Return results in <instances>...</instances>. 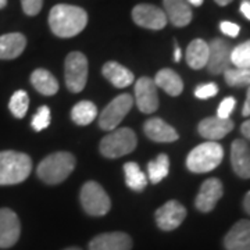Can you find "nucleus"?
<instances>
[{
    "label": "nucleus",
    "mask_w": 250,
    "mask_h": 250,
    "mask_svg": "<svg viewBox=\"0 0 250 250\" xmlns=\"http://www.w3.org/2000/svg\"><path fill=\"white\" fill-rule=\"evenodd\" d=\"M65 250H81V249H78V248H68V249H65Z\"/></svg>",
    "instance_id": "obj_45"
},
{
    "label": "nucleus",
    "mask_w": 250,
    "mask_h": 250,
    "mask_svg": "<svg viewBox=\"0 0 250 250\" xmlns=\"http://www.w3.org/2000/svg\"><path fill=\"white\" fill-rule=\"evenodd\" d=\"M132 18L139 27L159 31L167 25L168 20L164 10L153 4H138L132 10Z\"/></svg>",
    "instance_id": "obj_11"
},
{
    "label": "nucleus",
    "mask_w": 250,
    "mask_h": 250,
    "mask_svg": "<svg viewBox=\"0 0 250 250\" xmlns=\"http://www.w3.org/2000/svg\"><path fill=\"white\" fill-rule=\"evenodd\" d=\"M231 45L221 38H215L208 43V60H207V70L213 75L224 74L228 68H231Z\"/></svg>",
    "instance_id": "obj_9"
},
{
    "label": "nucleus",
    "mask_w": 250,
    "mask_h": 250,
    "mask_svg": "<svg viewBox=\"0 0 250 250\" xmlns=\"http://www.w3.org/2000/svg\"><path fill=\"white\" fill-rule=\"evenodd\" d=\"M21 233L18 215L10 208H0V249H9L17 243Z\"/></svg>",
    "instance_id": "obj_13"
},
{
    "label": "nucleus",
    "mask_w": 250,
    "mask_h": 250,
    "mask_svg": "<svg viewBox=\"0 0 250 250\" xmlns=\"http://www.w3.org/2000/svg\"><path fill=\"white\" fill-rule=\"evenodd\" d=\"M188 3L192 4V6H195V7H199V6L203 4V0H188Z\"/></svg>",
    "instance_id": "obj_42"
},
{
    "label": "nucleus",
    "mask_w": 250,
    "mask_h": 250,
    "mask_svg": "<svg viewBox=\"0 0 250 250\" xmlns=\"http://www.w3.org/2000/svg\"><path fill=\"white\" fill-rule=\"evenodd\" d=\"M146 136L153 142L170 143L178 139V132L161 118H150L143 126Z\"/></svg>",
    "instance_id": "obj_20"
},
{
    "label": "nucleus",
    "mask_w": 250,
    "mask_h": 250,
    "mask_svg": "<svg viewBox=\"0 0 250 250\" xmlns=\"http://www.w3.org/2000/svg\"><path fill=\"white\" fill-rule=\"evenodd\" d=\"M181 56H182V53H181V49H179L178 45H175V50H174V60L178 62L179 60H181Z\"/></svg>",
    "instance_id": "obj_41"
},
{
    "label": "nucleus",
    "mask_w": 250,
    "mask_h": 250,
    "mask_svg": "<svg viewBox=\"0 0 250 250\" xmlns=\"http://www.w3.org/2000/svg\"><path fill=\"white\" fill-rule=\"evenodd\" d=\"M164 13L175 27H187L192 21V9L188 0H164Z\"/></svg>",
    "instance_id": "obj_19"
},
{
    "label": "nucleus",
    "mask_w": 250,
    "mask_h": 250,
    "mask_svg": "<svg viewBox=\"0 0 250 250\" xmlns=\"http://www.w3.org/2000/svg\"><path fill=\"white\" fill-rule=\"evenodd\" d=\"M29 106V98L25 90H17L10 99L9 108L16 118H24Z\"/></svg>",
    "instance_id": "obj_30"
},
{
    "label": "nucleus",
    "mask_w": 250,
    "mask_h": 250,
    "mask_svg": "<svg viewBox=\"0 0 250 250\" xmlns=\"http://www.w3.org/2000/svg\"><path fill=\"white\" fill-rule=\"evenodd\" d=\"M224 78H225V82L233 88L250 86V68L231 67L224 72Z\"/></svg>",
    "instance_id": "obj_29"
},
{
    "label": "nucleus",
    "mask_w": 250,
    "mask_h": 250,
    "mask_svg": "<svg viewBox=\"0 0 250 250\" xmlns=\"http://www.w3.org/2000/svg\"><path fill=\"white\" fill-rule=\"evenodd\" d=\"M232 129L233 123L229 118H220L217 116L205 118L197 125L199 134L210 142H217L218 139H223Z\"/></svg>",
    "instance_id": "obj_15"
},
{
    "label": "nucleus",
    "mask_w": 250,
    "mask_h": 250,
    "mask_svg": "<svg viewBox=\"0 0 250 250\" xmlns=\"http://www.w3.org/2000/svg\"><path fill=\"white\" fill-rule=\"evenodd\" d=\"M65 85L72 93L85 88L88 81V59L81 52H72L65 59Z\"/></svg>",
    "instance_id": "obj_7"
},
{
    "label": "nucleus",
    "mask_w": 250,
    "mask_h": 250,
    "mask_svg": "<svg viewBox=\"0 0 250 250\" xmlns=\"http://www.w3.org/2000/svg\"><path fill=\"white\" fill-rule=\"evenodd\" d=\"M32 160L25 153L0 152V185H16L29 177Z\"/></svg>",
    "instance_id": "obj_2"
},
{
    "label": "nucleus",
    "mask_w": 250,
    "mask_h": 250,
    "mask_svg": "<svg viewBox=\"0 0 250 250\" xmlns=\"http://www.w3.org/2000/svg\"><path fill=\"white\" fill-rule=\"evenodd\" d=\"M243 208H245V211L250 215V190L246 193V196L243 199Z\"/></svg>",
    "instance_id": "obj_40"
},
{
    "label": "nucleus",
    "mask_w": 250,
    "mask_h": 250,
    "mask_svg": "<svg viewBox=\"0 0 250 250\" xmlns=\"http://www.w3.org/2000/svg\"><path fill=\"white\" fill-rule=\"evenodd\" d=\"M125 182L129 189L141 192L147 185V177L145 175V172L141 170L139 164H136L134 161H129L124 166Z\"/></svg>",
    "instance_id": "obj_26"
},
{
    "label": "nucleus",
    "mask_w": 250,
    "mask_h": 250,
    "mask_svg": "<svg viewBox=\"0 0 250 250\" xmlns=\"http://www.w3.org/2000/svg\"><path fill=\"white\" fill-rule=\"evenodd\" d=\"M132 239L124 232L100 233L89 243V250H131Z\"/></svg>",
    "instance_id": "obj_17"
},
{
    "label": "nucleus",
    "mask_w": 250,
    "mask_h": 250,
    "mask_svg": "<svg viewBox=\"0 0 250 250\" xmlns=\"http://www.w3.org/2000/svg\"><path fill=\"white\" fill-rule=\"evenodd\" d=\"M96 117H98V108L89 100L77 103L71 110L72 121L78 125L90 124L92 121H95Z\"/></svg>",
    "instance_id": "obj_27"
},
{
    "label": "nucleus",
    "mask_w": 250,
    "mask_h": 250,
    "mask_svg": "<svg viewBox=\"0 0 250 250\" xmlns=\"http://www.w3.org/2000/svg\"><path fill=\"white\" fill-rule=\"evenodd\" d=\"M103 75L107 78L116 88H126L134 82V74L125 68L124 65L116 62H108L103 65Z\"/></svg>",
    "instance_id": "obj_22"
},
{
    "label": "nucleus",
    "mask_w": 250,
    "mask_h": 250,
    "mask_svg": "<svg viewBox=\"0 0 250 250\" xmlns=\"http://www.w3.org/2000/svg\"><path fill=\"white\" fill-rule=\"evenodd\" d=\"M31 83L39 93L45 96H53L59 90V82L47 70L38 68L31 75Z\"/></svg>",
    "instance_id": "obj_25"
},
{
    "label": "nucleus",
    "mask_w": 250,
    "mask_h": 250,
    "mask_svg": "<svg viewBox=\"0 0 250 250\" xmlns=\"http://www.w3.org/2000/svg\"><path fill=\"white\" fill-rule=\"evenodd\" d=\"M235 104H236V100L229 96V98H225L220 103L218 106V110H217V117L220 118H229V116L232 114L233 108H235Z\"/></svg>",
    "instance_id": "obj_34"
},
{
    "label": "nucleus",
    "mask_w": 250,
    "mask_h": 250,
    "mask_svg": "<svg viewBox=\"0 0 250 250\" xmlns=\"http://www.w3.org/2000/svg\"><path fill=\"white\" fill-rule=\"evenodd\" d=\"M153 81H154L156 86L161 88L170 96H179L184 90V82L181 80V77L175 71H172L171 68L160 70L156 74V78Z\"/></svg>",
    "instance_id": "obj_23"
},
{
    "label": "nucleus",
    "mask_w": 250,
    "mask_h": 250,
    "mask_svg": "<svg viewBox=\"0 0 250 250\" xmlns=\"http://www.w3.org/2000/svg\"><path fill=\"white\" fill-rule=\"evenodd\" d=\"M227 250H250V221L241 220L229 229L224 238Z\"/></svg>",
    "instance_id": "obj_18"
},
{
    "label": "nucleus",
    "mask_w": 250,
    "mask_h": 250,
    "mask_svg": "<svg viewBox=\"0 0 250 250\" xmlns=\"http://www.w3.org/2000/svg\"><path fill=\"white\" fill-rule=\"evenodd\" d=\"M170 172V159L167 154L161 153L154 160L147 164V175L152 184H159Z\"/></svg>",
    "instance_id": "obj_28"
},
{
    "label": "nucleus",
    "mask_w": 250,
    "mask_h": 250,
    "mask_svg": "<svg viewBox=\"0 0 250 250\" xmlns=\"http://www.w3.org/2000/svg\"><path fill=\"white\" fill-rule=\"evenodd\" d=\"M242 114L245 117L250 116V86L248 88V93H246V100H245V104H243V110H242Z\"/></svg>",
    "instance_id": "obj_38"
},
{
    "label": "nucleus",
    "mask_w": 250,
    "mask_h": 250,
    "mask_svg": "<svg viewBox=\"0 0 250 250\" xmlns=\"http://www.w3.org/2000/svg\"><path fill=\"white\" fill-rule=\"evenodd\" d=\"M135 99L136 106L145 114H152L159 107L157 86L154 81L149 77H142L136 81L135 85Z\"/></svg>",
    "instance_id": "obj_10"
},
{
    "label": "nucleus",
    "mask_w": 250,
    "mask_h": 250,
    "mask_svg": "<svg viewBox=\"0 0 250 250\" xmlns=\"http://www.w3.org/2000/svg\"><path fill=\"white\" fill-rule=\"evenodd\" d=\"M132 104H134V99L128 93L120 95L116 99H113L100 113V117H99L100 128L104 131H114L118 124L123 121V118L129 113Z\"/></svg>",
    "instance_id": "obj_8"
},
{
    "label": "nucleus",
    "mask_w": 250,
    "mask_h": 250,
    "mask_svg": "<svg viewBox=\"0 0 250 250\" xmlns=\"http://www.w3.org/2000/svg\"><path fill=\"white\" fill-rule=\"evenodd\" d=\"M218 93V86L214 82H208V83H203L199 85L195 89V96L197 99H210L215 96Z\"/></svg>",
    "instance_id": "obj_33"
},
{
    "label": "nucleus",
    "mask_w": 250,
    "mask_h": 250,
    "mask_svg": "<svg viewBox=\"0 0 250 250\" xmlns=\"http://www.w3.org/2000/svg\"><path fill=\"white\" fill-rule=\"evenodd\" d=\"M22 10L27 16H36L39 14V11L42 10L43 6V0H21Z\"/></svg>",
    "instance_id": "obj_35"
},
{
    "label": "nucleus",
    "mask_w": 250,
    "mask_h": 250,
    "mask_svg": "<svg viewBox=\"0 0 250 250\" xmlns=\"http://www.w3.org/2000/svg\"><path fill=\"white\" fill-rule=\"evenodd\" d=\"M224 157V149L220 143L206 142L196 146L188 154L187 167L188 170L196 174L210 172L217 168Z\"/></svg>",
    "instance_id": "obj_4"
},
{
    "label": "nucleus",
    "mask_w": 250,
    "mask_h": 250,
    "mask_svg": "<svg viewBox=\"0 0 250 250\" xmlns=\"http://www.w3.org/2000/svg\"><path fill=\"white\" fill-rule=\"evenodd\" d=\"M241 132L242 135L248 139V141H250V120L249 121H245V123L242 124Z\"/></svg>",
    "instance_id": "obj_39"
},
{
    "label": "nucleus",
    "mask_w": 250,
    "mask_h": 250,
    "mask_svg": "<svg viewBox=\"0 0 250 250\" xmlns=\"http://www.w3.org/2000/svg\"><path fill=\"white\" fill-rule=\"evenodd\" d=\"M220 29L224 35L231 36V38H236L241 32V27L235 22H231V21H223L220 24Z\"/></svg>",
    "instance_id": "obj_36"
},
{
    "label": "nucleus",
    "mask_w": 250,
    "mask_h": 250,
    "mask_svg": "<svg viewBox=\"0 0 250 250\" xmlns=\"http://www.w3.org/2000/svg\"><path fill=\"white\" fill-rule=\"evenodd\" d=\"M231 62L238 68H250V41L233 47Z\"/></svg>",
    "instance_id": "obj_31"
},
{
    "label": "nucleus",
    "mask_w": 250,
    "mask_h": 250,
    "mask_svg": "<svg viewBox=\"0 0 250 250\" xmlns=\"http://www.w3.org/2000/svg\"><path fill=\"white\" fill-rule=\"evenodd\" d=\"M27 46V39L22 34L13 32L0 36V59L1 60H13L17 59L24 52Z\"/></svg>",
    "instance_id": "obj_21"
},
{
    "label": "nucleus",
    "mask_w": 250,
    "mask_h": 250,
    "mask_svg": "<svg viewBox=\"0 0 250 250\" xmlns=\"http://www.w3.org/2000/svg\"><path fill=\"white\" fill-rule=\"evenodd\" d=\"M214 1L218 4V6H227V4H229V3L233 1V0H214Z\"/></svg>",
    "instance_id": "obj_43"
},
{
    "label": "nucleus",
    "mask_w": 250,
    "mask_h": 250,
    "mask_svg": "<svg viewBox=\"0 0 250 250\" xmlns=\"http://www.w3.org/2000/svg\"><path fill=\"white\" fill-rule=\"evenodd\" d=\"M75 168V157L71 153L59 152L47 156L38 166V177L45 184L57 185L70 177Z\"/></svg>",
    "instance_id": "obj_3"
},
{
    "label": "nucleus",
    "mask_w": 250,
    "mask_h": 250,
    "mask_svg": "<svg viewBox=\"0 0 250 250\" xmlns=\"http://www.w3.org/2000/svg\"><path fill=\"white\" fill-rule=\"evenodd\" d=\"M136 135L131 128H120L106 135L100 142V153L108 159H117L134 152Z\"/></svg>",
    "instance_id": "obj_5"
},
{
    "label": "nucleus",
    "mask_w": 250,
    "mask_h": 250,
    "mask_svg": "<svg viewBox=\"0 0 250 250\" xmlns=\"http://www.w3.org/2000/svg\"><path fill=\"white\" fill-rule=\"evenodd\" d=\"M224 187L223 182L217 178L206 179L202 184L200 190L197 193L195 206L199 211L202 213H210L214 210V207L218 203V200L223 197Z\"/></svg>",
    "instance_id": "obj_12"
},
{
    "label": "nucleus",
    "mask_w": 250,
    "mask_h": 250,
    "mask_svg": "<svg viewBox=\"0 0 250 250\" xmlns=\"http://www.w3.org/2000/svg\"><path fill=\"white\" fill-rule=\"evenodd\" d=\"M49 124H50V108L47 106H42V107L38 108L35 116L32 117L31 125L36 132H39V131L46 129Z\"/></svg>",
    "instance_id": "obj_32"
},
{
    "label": "nucleus",
    "mask_w": 250,
    "mask_h": 250,
    "mask_svg": "<svg viewBox=\"0 0 250 250\" xmlns=\"http://www.w3.org/2000/svg\"><path fill=\"white\" fill-rule=\"evenodd\" d=\"M88 24L86 11L71 4H57L50 10L49 25L54 35L72 38L83 31Z\"/></svg>",
    "instance_id": "obj_1"
},
{
    "label": "nucleus",
    "mask_w": 250,
    "mask_h": 250,
    "mask_svg": "<svg viewBox=\"0 0 250 250\" xmlns=\"http://www.w3.org/2000/svg\"><path fill=\"white\" fill-rule=\"evenodd\" d=\"M6 4H7V0H0V9L6 7Z\"/></svg>",
    "instance_id": "obj_44"
},
{
    "label": "nucleus",
    "mask_w": 250,
    "mask_h": 250,
    "mask_svg": "<svg viewBox=\"0 0 250 250\" xmlns=\"http://www.w3.org/2000/svg\"><path fill=\"white\" fill-rule=\"evenodd\" d=\"M187 217V208L177 200H170L156 211V223L163 231L178 228Z\"/></svg>",
    "instance_id": "obj_14"
},
{
    "label": "nucleus",
    "mask_w": 250,
    "mask_h": 250,
    "mask_svg": "<svg viewBox=\"0 0 250 250\" xmlns=\"http://www.w3.org/2000/svg\"><path fill=\"white\" fill-rule=\"evenodd\" d=\"M81 205L88 214L100 217L107 214L111 202L106 190L98 182L89 181L81 189Z\"/></svg>",
    "instance_id": "obj_6"
},
{
    "label": "nucleus",
    "mask_w": 250,
    "mask_h": 250,
    "mask_svg": "<svg viewBox=\"0 0 250 250\" xmlns=\"http://www.w3.org/2000/svg\"><path fill=\"white\" fill-rule=\"evenodd\" d=\"M241 13L250 21V0H243L241 3Z\"/></svg>",
    "instance_id": "obj_37"
},
{
    "label": "nucleus",
    "mask_w": 250,
    "mask_h": 250,
    "mask_svg": "<svg viewBox=\"0 0 250 250\" xmlns=\"http://www.w3.org/2000/svg\"><path fill=\"white\" fill-rule=\"evenodd\" d=\"M208 60V43L203 39L192 41L187 49V62L193 70L206 67Z\"/></svg>",
    "instance_id": "obj_24"
},
{
    "label": "nucleus",
    "mask_w": 250,
    "mask_h": 250,
    "mask_svg": "<svg viewBox=\"0 0 250 250\" xmlns=\"http://www.w3.org/2000/svg\"><path fill=\"white\" fill-rule=\"evenodd\" d=\"M231 164L235 174L243 179L250 178V146L243 139L233 141L231 146Z\"/></svg>",
    "instance_id": "obj_16"
}]
</instances>
